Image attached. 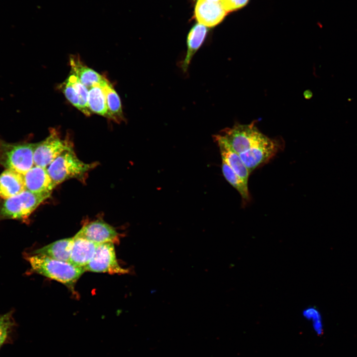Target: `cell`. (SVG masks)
<instances>
[{
  "instance_id": "obj_17",
  "label": "cell",
  "mask_w": 357,
  "mask_h": 357,
  "mask_svg": "<svg viewBox=\"0 0 357 357\" xmlns=\"http://www.w3.org/2000/svg\"><path fill=\"white\" fill-rule=\"evenodd\" d=\"M207 33L206 27L201 24H195L190 30L187 39V50L181 63V68L186 71L192 58L204 42Z\"/></svg>"
},
{
  "instance_id": "obj_4",
  "label": "cell",
  "mask_w": 357,
  "mask_h": 357,
  "mask_svg": "<svg viewBox=\"0 0 357 357\" xmlns=\"http://www.w3.org/2000/svg\"><path fill=\"white\" fill-rule=\"evenodd\" d=\"M37 143L0 142V164L6 169L24 175L34 165Z\"/></svg>"
},
{
  "instance_id": "obj_15",
  "label": "cell",
  "mask_w": 357,
  "mask_h": 357,
  "mask_svg": "<svg viewBox=\"0 0 357 357\" xmlns=\"http://www.w3.org/2000/svg\"><path fill=\"white\" fill-rule=\"evenodd\" d=\"M71 72L88 88L100 84L106 78L91 68L85 65L78 57L71 56L69 58Z\"/></svg>"
},
{
  "instance_id": "obj_10",
  "label": "cell",
  "mask_w": 357,
  "mask_h": 357,
  "mask_svg": "<svg viewBox=\"0 0 357 357\" xmlns=\"http://www.w3.org/2000/svg\"><path fill=\"white\" fill-rule=\"evenodd\" d=\"M226 13L218 1L197 0L195 7V16L198 23L208 27L220 23Z\"/></svg>"
},
{
  "instance_id": "obj_3",
  "label": "cell",
  "mask_w": 357,
  "mask_h": 357,
  "mask_svg": "<svg viewBox=\"0 0 357 357\" xmlns=\"http://www.w3.org/2000/svg\"><path fill=\"white\" fill-rule=\"evenodd\" d=\"M51 194L34 193L26 189L15 196L4 199L0 202V221L27 219Z\"/></svg>"
},
{
  "instance_id": "obj_20",
  "label": "cell",
  "mask_w": 357,
  "mask_h": 357,
  "mask_svg": "<svg viewBox=\"0 0 357 357\" xmlns=\"http://www.w3.org/2000/svg\"><path fill=\"white\" fill-rule=\"evenodd\" d=\"M222 171L227 181L239 193L243 205H246L250 200L248 183L239 177L223 160L222 163Z\"/></svg>"
},
{
  "instance_id": "obj_13",
  "label": "cell",
  "mask_w": 357,
  "mask_h": 357,
  "mask_svg": "<svg viewBox=\"0 0 357 357\" xmlns=\"http://www.w3.org/2000/svg\"><path fill=\"white\" fill-rule=\"evenodd\" d=\"M214 139L219 146L222 160L224 161L246 183H248L250 173L239 154L234 151L217 134L214 136Z\"/></svg>"
},
{
  "instance_id": "obj_1",
  "label": "cell",
  "mask_w": 357,
  "mask_h": 357,
  "mask_svg": "<svg viewBox=\"0 0 357 357\" xmlns=\"http://www.w3.org/2000/svg\"><path fill=\"white\" fill-rule=\"evenodd\" d=\"M31 270L47 278L61 283L68 288L73 287L83 273V268L69 262L56 260L45 255L32 254L26 257Z\"/></svg>"
},
{
  "instance_id": "obj_18",
  "label": "cell",
  "mask_w": 357,
  "mask_h": 357,
  "mask_svg": "<svg viewBox=\"0 0 357 357\" xmlns=\"http://www.w3.org/2000/svg\"><path fill=\"white\" fill-rule=\"evenodd\" d=\"M107 108V118L119 122L124 119L119 97L112 84L106 79L103 84Z\"/></svg>"
},
{
  "instance_id": "obj_7",
  "label": "cell",
  "mask_w": 357,
  "mask_h": 357,
  "mask_svg": "<svg viewBox=\"0 0 357 357\" xmlns=\"http://www.w3.org/2000/svg\"><path fill=\"white\" fill-rule=\"evenodd\" d=\"M72 147L71 143L62 139L56 130H51L45 140L37 143L33 156L34 165L47 168L62 152Z\"/></svg>"
},
{
  "instance_id": "obj_24",
  "label": "cell",
  "mask_w": 357,
  "mask_h": 357,
  "mask_svg": "<svg viewBox=\"0 0 357 357\" xmlns=\"http://www.w3.org/2000/svg\"><path fill=\"white\" fill-rule=\"evenodd\" d=\"M220 3L226 12H230L245 6L249 0H220Z\"/></svg>"
},
{
  "instance_id": "obj_5",
  "label": "cell",
  "mask_w": 357,
  "mask_h": 357,
  "mask_svg": "<svg viewBox=\"0 0 357 357\" xmlns=\"http://www.w3.org/2000/svg\"><path fill=\"white\" fill-rule=\"evenodd\" d=\"M238 154L243 153L266 137L252 122L248 124H236L226 128L217 134Z\"/></svg>"
},
{
  "instance_id": "obj_14",
  "label": "cell",
  "mask_w": 357,
  "mask_h": 357,
  "mask_svg": "<svg viewBox=\"0 0 357 357\" xmlns=\"http://www.w3.org/2000/svg\"><path fill=\"white\" fill-rule=\"evenodd\" d=\"M26 190L23 175L6 169L0 175V197L7 199Z\"/></svg>"
},
{
  "instance_id": "obj_12",
  "label": "cell",
  "mask_w": 357,
  "mask_h": 357,
  "mask_svg": "<svg viewBox=\"0 0 357 357\" xmlns=\"http://www.w3.org/2000/svg\"><path fill=\"white\" fill-rule=\"evenodd\" d=\"M69 262L84 268L93 257L98 244L74 237Z\"/></svg>"
},
{
  "instance_id": "obj_2",
  "label": "cell",
  "mask_w": 357,
  "mask_h": 357,
  "mask_svg": "<svg viewBox=\"0 0 357 357\" xmlns=\"http://www.w3.org/2000/svg\"><path fill=\"white\" fill-rule=\"evenodd\" d=\"M96 165V163H86L80 160L72 147L62 152L47 169L56 187L69 179L83 178L85 175Z\"/></svg>"
},
{
  "instance_id": "obj_6",
  "label": "cell",
  "mask_w": 357,
  "mask_h": 357,
  "mask_svg": "<svg viewBox=\"0 0 357 357\" xmlns=\"http://www.w3.org/2000/svg\"><path fill=\"white\" fill-rule=\"evenodd\" d=\"M84 269L85 271L111 274H124L129 272V270L119 265L114 243L111 242L98 244L93 257Z\"/></svg>"
},
{
  "instance_id": "obj_11",
  "label": "cell",
  "mask_w": 357,
  "mask_h": 357,
  "mask_svg": "<svg viewBox=\"0 0 357 357\" xmlns=\"http://www.w3.org/2000/svg\"><path fill=\"white\" fill-rule=\"evenodd\" d=\"M23 177L26 189L31 192L52 193L56 187L47 168L34 165Z\"/></svg>"
},
{
  "instance_id": "obj_9",
  "label": "cell",
  "mask_w": 357,
  "mask_h": 357,
  "mask_svg": "<svg viewBox=\"0 0 357 357\" xmlns=\"http://www.w3.org/2000/svg\"><path fill=\"white\" fill-rule=\"evenodd\" d=\"M97 244L119 243V234L116 229L104 221L97 220L84 225L74 236Z\"/></svg>"
},
{
  "instance_id": "obj_25",
  "label": "cell",
  "mask_w": 357,
  "mask_h": 357,
  "mask_svg": "<svg viewBox=\"0 0 357 357\" xmlns=\"http://www.w3.org/2000/svg\"><path fill=\"white\" fill-rule=\"evenodd\" d=\"M208 0L212 1H218L219 0Z\"/></svg>"
},
{
  "instance_id": "obj_16",
  "label": "cell",
  "mask_w": 357,
  "mask_h": 357,
  "mask_svg": "<svg viewBox=\"0 0 357 357\" xmlns=\"http://www.w3.org/2000/svg\"><path fill=\"white\" fill-rule=\"evenodd\" d=\"M73 238L57 240L35 250L33 254L45 255L58 260L69 262Z\"/></svg>"
},
{
  "instance_id": "obj_19",
  "label": "cell",
  "mask_w": 357,
  "mask_h": 357,
  "mask_svg": "<svg viewBox=\"0 0 357 357\" xmlns=\"http://www.w3.org/2000/svg\"><path fill=\"white\" fill-rule=\"evenodd\" d=\"M106 79L100 84L95 85L88 88V104L91 113L107 118L106 95L103 85Z\"/></svg>"
},
{
  "instance_id": "obj_8",
  "label": "cell",
  "mask_w": 357,
  "mask_h": 357,
  "mask_svg": "<svg viewBox=\"0 0 357 357\" xmlns=\"http://www.w3.org/2000/svg\"><path fill=\"white\" fill-rule=\"evenodd\" d=\"M279 143L266 136L262 141L239 155L250 174L268 162L278 152Z\"/></svg>"
},
{
  "instance_id": "obj_22",
  "label": "cell",
  "mask_w": 357,
  "mask_h": 357,
  "mask_svg": "<svg viewBox=\"0 0 357 357\" xmlns=\"http://www.w3.org/2000/svg\"><path fill=\"white\" fill-rule=\"evenodd\" d=\"M71 84L74 87L79 98V109L86 116H90L91 112L89 109L88 104V88L83 85L78 78L72 73L67 78Z\"/></svg>"
},
{
  "instance_id": "obj_21",
  "label": "cell",
  "mask_w": 357,
  "mask_h": 357,
  "mask_svg": "<svg viewBox=\"0 0 357 357\" xmlns=\"http://www.w3.org/2000/svg\"><path fill=\"white\" fill-rule=\"evenodd\" d=\"M15 326L13 311L0 314V348L10 341Z\"/></svg>"
},
{
  "instance_id": "obj_23",
  "label": "cell",
  "mask_w": 357,
  "mask_h": 357,
  "mask_svg": "<svg viewBox=\"0 0 357 357\" xmlns=\"http://www.w3.org/2000/svg\"><path fill=\"white\" fill-rule=\"evenodd\" d=\"M60 87L68 101L75 108L79 109V98L74 87L67 79Z\"/></svg>"
}]
</instances>
